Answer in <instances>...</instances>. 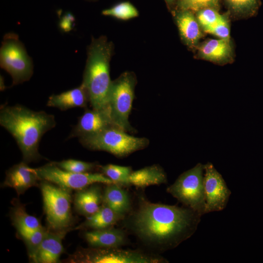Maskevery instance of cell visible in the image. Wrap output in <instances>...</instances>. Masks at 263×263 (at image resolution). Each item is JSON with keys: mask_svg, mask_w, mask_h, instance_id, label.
Listing matches in <instances>:
<instances>
[{"mask_svg": "<svg viewBox=\"0 0 263 263\" xmlns=\"http://www.w3.org/2000/svg\"><path fill=\"white\" fill-rule=\"evenodd\" d=\"M202 216L188 207L153 203L145 199L132 216V227L147 244L175 247L195 231Z\"/></svg>", "mask_w": 263, "mask_h": 263, "instance_id": "obj_1", "label": "cell"}, {"mask_svg": "<svg viewBox=\"0 0 263 263\" xmlns=\"http://www.w3.org/2000/svg\"><path fill=\"white\" fill-rule=\"evenodd\" d=\"M0 124L15 139L26 163L40 158L39 142L43 134L56 125L55 117L44 111L36 112L24 106L3 105Z\"/></svg>", "mask_w": 263, "mask_h": 263, "instance_id": "obj_2", "label": "cell"}, {"mask_svg": "<svg viewBox=\"0 0 263 263\" xmlns=\"http://www.w3.org/2000/svg\"><path fill=\"white\" fill-rule=\"evenodd\" d=\"M113 52V45L105 36L93 38L88 47L82 84L87 91L92 109L107 108L112 81L110 75V62Z\"/></svg>", "mask_w": 263, "mask_h": 263, "instance_id": "obj_3", "label": "cell"}, {"mask_svg": "<svg viewBox=\"0 0 263 263\" xmlns=\"http://www.w3.org/2000/svg\"><path fill=\"white\" fill-rule=\"evenodd\" d=\"M126 132L114 125L98 133L78 139L85 148L92 150L106 151L118 157L127 156L149 145L148 139L134 137Z\"/></svg>", "mask_w": 263, "mask_h": 263, "instance_id": "obj_4", "label": "cell"}, {"mask_svg": "<svg viewBox=\"0 0 263 263\" xmlns=\"http://www.w3.org/2000/svg\"><path fill=\"white\" fill-rule=\"evenodd\" d=\"M137 79L135 74L127 71L112 81L108 105L114 124L126 132H133L134 129L129 121Z\"/></svg>", "mask_w": 263, "mask_h": 263, "instance_id": "obj_5", "label": "cell"}, {"mask_svg": "<svg viewBox=\"0 0 263 263\" xmlns=\"http://www.w3.org/2000/svg\"><path fill=\"white\" fill-rule=\"evenodd\" d=\"M204 165L198 163L185 171L167 191L186 207L200 215L205 214Z\"/></svg>", "mask_w": 263, "mask_h": 263, "instance_id": "obj_6", "label": "cell"}, {"mask_svg": "<svg viewBox=\"0 0 263 263\" xmlns=\"http://www.w3.org/2000/svg\"><path fill=\"white\" fill-rule=\"evenodd\" d=\"M0 67L13 79V85L29 80L33 73V65L25 47L14 33L6 34L0 50Z\"/></svg>", "mask_w": 263, "mask_h": 263, "instance_id": "obj_7", "label": "cell"}, {"mask_svg": "<svg viewBox=\"0 0 263 263\" xmlns=\"http://www.w3.org/2000/svg\"><path fill=\"white\" fill-rule=\"evenodd\" d=\"M40 189L49 227L54 231L65 229L72 220L69 190L45 180Z\"/></svg>", "mask_w": 263, "mask_h": 263, "instance_id": "obj_8", "label": "cell"}, {"mask_svg": "<svg viewBox=\"0 0 263 263\" xmlns=\"http://www.w3.org/2000/svg\"><path fill=\"white\" fill-rule=\"evenodd\" d=\"M36 169L39 179L69 190H80L95 183H113L103 173L73 172L62 169L55 163L48 164Z\"/></svg>", "mask_w": 263, "mask_h": 263, "instance_id": "obj_9", "label": "cell"}, {"mask_svg": "<svg viewBox=\"0 0 263 263\" xmlns=\"http://www.w3.org/2000/svg\"><path fill=\"white\" fill-rule=\"evenodd\" d=\"M205 213L223 210L231 194L222 175L211 163L204 165Z\"/></svg>", "mask_w": 263, "mask_h": 263, "instance_id": "obj_10", "label": "cell"}, {"mask_svg": "<svg viewBox=\"0 0 263 263\" xmlns=\"http://www.w3.org/2000/svg\"><path fill=\"white\" fill-rule=\"evenodd\" d=\"M104 248L85 253L82 261L91 263H158L166 262L161 257L138 251Z\"/></svg>", "mask_w": 263, "mask_h": 263, "instance_id": "obj_11", "label": "cell"}, {"mask_svg": "<svg viewBox=\"0 0 263 263\" xmlns=\"http://www.w3.org/2000/svg\"><path fill=\"white\" fill-rule=\"evenodd\" d=\"M114 125L108 107L102 109L86 110L79 117L69 138L75 137L79 138L92 135Z\"/></svg>", "mask_w": 263, "mask_h": 263, "instance_id": "obj_12", "label": "cell"}, {"mask_svg": "<svg viewBox=\"0 0 263 263\" xmlns=\"http://www.w3.org/2000/svg\"><path fill=\"white\" fill-rule=\"evenodd\" d=\"M64 230L46 231L44 238L36 252L31 258L39 263H56L58 262L64 249L62 241L66 232Z\"/></svg>", "mask_w": 263, "mask_h": 263, "instance_id": "obj_13", "label": "cell"}, {"mask_svg": "<svg viewBox=\"0 0 263 263\" xmlns=\"http://www.w3.org/2000/svg\"><path fill=\"white\" fill-rule=\"evenodd\" d=\"M39 180L36 169L29 167L24 161L11 168L6 172L4 184L14 188L18 194L35 186Z\"/></svg>", "mask_w": 263, "mask_h": 263, "instance_id": "obj_14", "label": "cell"}, {"mask_svg": "<svg viewBox=\"0 0 263 263\" xmlns=\"http://www.w3.org/2000/svg\"><path fill=\"white\" fill-rule=\"evenodd\" d=\"M175 21L183 41L189 48L195 47L202 37V32L193 12L179 10L175 15Z\"/></svg>", "mask_w": 263, "mask_h": 263, "instance_id": "obj_15", "label": "cell"}, {"mask_svg": "<svg viewBox=\"0 0 263 263\" xmlns=\"http://www.w3.org/2000/svg\"><path fill=\"white\" fill-rule=\"evenodd\" d=\"M84 237L91 246L96 248H117L126 242L124 231L112 227L87 231Z\"/></svg>", "mask_w": 263, "mask_h": 263, "instance_id": "obj_16", "label": "cell"}, {"mask_svg": "<svg viewBox=\"0 0 263 263\" xmlns=\"http://www.w3.org/2000/svg\"><path fill=\"white\" fill-rule=\"evenodd\" d=\"M88 102L87 91L81 84L77 88L58 94L52 95L49 97L47 106L65 111L75 107H86Z\"/></svg>", "mask_w": 263, "mask_h": 263, "instance_id": "obj_17", "label": "cell"}, {"mask_svg": "<svg viewBox=\"0 0 263 263\" xmlns=\"http://www.w3.org/2000/svg\"><path fill=\"white\" fill-rule=\"evenodd\" d=\"M103 195L100 188L92 185L80 190L75 197L74 204L76 210L86 217L95 213L101 206Z\"/></svg>", "mask_w": 263, "mask_h": 263, "instance_id": "obj_18", "label": "cell"}, {"mask_svg": "<svg viewBox=\"0 0 263 263\" xmlns=\"http://www.w3.org/2000/svg\"><path fill=\"white\" fill-rule=\"evenodd\" d=\"M198 53L199 56L203 59L222 63L229 59L232 49L229 40L210 39L200 45Z\"/></svg>", "mask_w": 263, "mask_h": 263, "instance_id": "obj_19", "label": "cell"}, {"mask_svg": "<svg viewBox=\"0 0 263 263\" xmlns=\"http://www.w3.org/2000/svg\"><path fill=\"white\" fill-rule=\"evenodd\" d=\"M167 182L166 174L162 168L158 165H153L132 171L128 179L129 185H132L138 188L160 185Z\"/></svg>", "mask_w": 263, "mask_h": 263, "instance_id": "obj_20", "label": "cell"}, {"mask_svg": "<svg viewBox=\"0 0 263 263\" xmlns=\"http://www.w3.org/2000/svg\"><path fill=\"white\" fill-rule=\"evenodd\" d=\"M103 203L123 216L131 208V202L128 192L116 184L107 185L103 194Z\"/></svg>", "mask_w": 263, "mask_h": 263, "instance_id": "obj_21", "label": "cell"}, {"mask_svg": "<svg viewBox=\"0 0 263 263\" xmlns=\"http://www.w3.org/2000/svg\"><path fill=\"white\" fill-rule=\"evenodd\" d=\"M123 217L103 204L94 214L87 217L79 227L100 229L112 227Z\"/></svg>", "mask_w": 263, "mask_h": 263, "instance_id": "obj_22", "label": "cell"}, {"mask_svg": "<svg viewBox=\"0 0 263 263\" xmlns=\"http://www.w3.org/2000/svg\"><path fill=\"white\" fill-rule=\"evenodd\" d=\"M196 18L203 30L209 34L219 24L227 19L224 15L218 12L217 9L213 8H207L198 11Z\"/></svg>", "mask_w": 263, "mask_h": 263, "instance_id": "obj_23", "label": "cell"}, {"mask_svg": "<svg viewBox=\"0 0 263 263\" xmlns=\"http://www.w3.org/2000/svg\"><path fill=\"white\" fill-rule=\"evenodd\" d=\"M11 218L17 229L27 228L37 229L42 227L38 220L27 213L24 207L20 204H17L13 207Z\"/></svg>", "mask_w": 263, "mask_h": 263, "instance_id": "obj_24", "label": "cell"}, {"mask_svg": "<svg viewBox=\"0 0 263 263\" xmlns=\"http://www.w3.org/2000/svg\"><path fill=\"white\" fill-rule=\"evenodd\" d=\"M102 14L126 20L137 17L139 13L136 7L131 2L122 1L103 10Z\"/></svg>", "mask_w": 263, "mask_h": 263, "instance_id": "obj_25", "label": "cell"}, {"mask_svg": "<svg viewBox=\"0 0 263 263\" xmlns=\"http://www.w3.org/2000/svg\"><path fill=\"white\" fill-rule=\"evenodd\" d=\"M102 173L110 178L114 184L128 185L129 177L132 170L130 167L107 164L101 167Z\"/></svg>", "mask_w": 263, "mask_h": 263, "instance_id": "obj_26", "label": "cell"}, {"mask_svg": "<svg viewBox=\"0 0 263 263\" xmlns=\"http://www.w3.org/2000/svg\"><path fill=\"white\" fill-rule=\"evenodd\" d=\"M17 230L25 242L31 258L40 244L47 231L43 227L37 229L19 228Z\"/></svg>", "mask_w": 263, "mask_h": 263, "instance_id": "obj_27", "label": "cell"}, {"mask_svg": "<svg viewBox=\"0 0 263 263\" xmlns=\"http://www.w3.org/2000/svg\"><path fill=\"white\" fill-rule=\"evenodd\" d=\"M225 1L232 12L244 16L256 14L261 4L260 0H225Z\"/></svg>", "mask_w": 263, "mask_h": 263, "instance_id": "obj_28", "label": "cell"}, {"mask_svg": "<svg viewBox=\"0 0 263 263\" xmlns=\"http://www.w3.org/2000/svg\"><path fill=\"white\" fill-rule=\"evenodd\" d=\"M219 0H178L177 6L179 10H188L192 12L207 8L217 9Z\"/></svg>", "mask_w": 263, "mask_h": 263, "instance_id": "obj_29", "label": "cell"}, {"mask_svg": "<svg viewBox=\"0 0 263 263\" xmlns=\"http://www.w3.org/2000/svg\"><path fill=\"white\" fill-rule=\"evenodd\" d=\"M55 164L63 169L75 173L89 172L96 167L95 163L75 159L63 160Z\"/></svg>", "mask_w": 263, "mask_h": 263, "instance_id": "obj_30", "label": "cell"}, {"mask_svg": "<svg viewBox=\"0 0 263 263\" xmlns=\"http://www.w3.org/2000/svg\"><path fill=\"white\" fill-rule=\"evenodd\" d=\"M167 4L171 5L176 0H165Z\"/></svg>", "mask_w": 263, "mask_h": 263, "instance_id": "obj_31", "label": "cell"}, {"mask_svg": "<svg viewBox=\"0 0 263 263\" xmlns=\"http://www.w3.org/2000/svg\"></svg>", "mask_w": 263, "mask_h": 263, "instance_id": "obj_32", "label": "cell"}]
</instances>
